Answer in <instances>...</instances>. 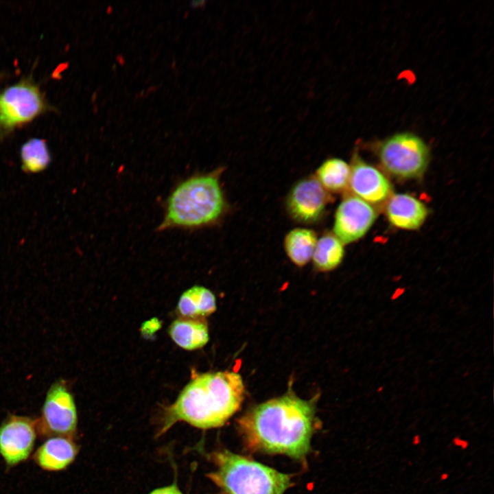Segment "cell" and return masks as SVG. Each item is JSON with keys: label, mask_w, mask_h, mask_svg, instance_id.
Wrapping results in <instances>:
<instances>
[{"label": "cell", "mask_w": 494, "mask_h": 494, "mask_svg": "<svg viewBox=\"0 0 494 494\" xmlns=\"http://www.w3.org/2000/svg\"><path fill=\"white\" fill-rule=\"evenodd\" d=\"M237 424L251 451L302 459L309 451L314 428V401L290 392L252 408Z\"/></svg>", "instance_id": "obj_1"}, {"label": "cell", "mask_w": 494, "mask_h": 494, "mask_svg": "<svg viewBox=\"0 0 494 494\" xmlns=\"http://www.w3.org/2000/svg\"><path fill=\"white\" fill-rule=\"evenodd\" d=\"M245 387L232 371L198 374L165 413L163 431L178 421L201 429L223 425L240 408Z\"/></svg>", "instance_id": "obj_2"}, {"label": "cell", "mask_w": 494, "mask_h": 494, "mask_svg": "<svg viewBox=\"0 0 494 494\" xmlns=\"http://www.w3.org/2000/svg\"><path fill=\"white\" fill-rule=\"evenodd\" d=\"M222 172L219 167L180 182L167 199L165 215L158 230L198 228L219 222L227 209L220 180Z\"/></svg>", "instance_id": "obj_3"}, {"label": "cell", "mask_w": 494, "mask_h": 494, "mask_svg": "<svg viewBox=\"0 0 494 494\" xmlns=\"http://www.w3.org/2000/svg\"><path fill=\"white\" fill-rule=\"evenodd\" d=\"M209 478L220 494H283L291 476L228 450L214 453Z\"/></svg>", "instance_id": "obj_4"}, {"label": "cell", "mask_w": 494, "mask_h": 494, "mask_svg": "<svg viewBox=\"0 0 494 494\" xmlns=\"http://www.w3.org/2000/svg\"><path fill=\"white\" fill-rule=\"evenodd\" d=\"M376 153L383 168L401 179H414L423 175L430 157L425 141L410 132L394 134L376 145Z\"/></svg>", "instance_id": "obj_5"}, {"label": "cell", "mask_w": 494, "mask_h": 494, "mask_svg": "<svg viewBox=\"0 0 494 494\" xmlns=\"http://www.w3.org/2000/svg\"><path fill=\"white\" fill-rule=\"evenodd\" d=\"M50 108L39 86L23 78L0 93V137L27 124Z\"/></svg>", "instance_id": "obj_6"}, {"label": "cell", "mask_w": 494, "mask_h": 494, "mask_svg": "<svg viewBox=\"0 0 494 494\" xmlns=\"http://www.w3.org/2000/svg\"><path fill=\"white\" fill-rule=\"evenodd\" d=\"M77 420L73 395L63 381H56L46 395L38 423L40 431L50 436H69L75 432Z\"/></svg>", "instance_id": "obj_7"}, {"label": "cell", "mask_w": 494, "mask_h": 494, "mask_svg": "<svg viewBox=\"0 0 494 494\" xmlns=\"http://www.w3.org/2000/svg\"><path fill=\"white\" fill-rule=\"evenodd\" d=\"M330 200L329 193L311 176L293 185L287 196L286 209L296 222L313 224L323 217Z\"/></svg>", "instance_id": "obj_8"}, {"label": "cell", "mask_w": 494, "mask_h": 494, "mask_svg": "<svg viewBox=\"0 0 494 494\" xmlns=\"http://www.w3.org/2000/svg\"><path fill=\"white\" fill-rule=\"evenodd\" d=\"M376 217L373 205L353 194L348 195L336 209L333 234L344 244L354 242L366 235Z\"/></svg>", "instance_id": "obj_9"}, {"label": "cell", "mask_w": 494, "mask_h": 494, "mask_svg": "<svg viewBox=\"0 0 494 494\" xmlns=\"http://www.w3.org/2000/svg\"><path fill=\"white\" fill-rule=\"evenodd\" d=\"M36 423L25 416H10L0 426V454L8 465L30 456L36 440Z\"/></svg>", "instance_id": "obj_10"}, {"label": "cell", "mask_w": 494, "mask_h": 494, "mask_svg": "<svg viewBox=\"0 0 494 494\" xmlns=\"http://www.w3.org/2000/svg\"><path fill=\"white\" fill-rule=\"evenodd\" d=\"M350 168L349 187L353 195L373 205L386 202L392 194L388 178L357 153L354 154Z\"/></svg>", "instance_id": "obj_11"}, {"label": "cell", "mask_w": 494, "mask_h": 494, "mask_svg": "<svg viewBox=\"0 0 494 494\" xmlns=\"http://www.w3.org/2000/svg\"><path fill=\"white\" fill-rule=\"evenodd\" d=\"M390 223L403 230H416L425 221L428 210L423 202L408 193H395L385 202Z\"/></svg>", "instance_id": "obj_12"}, {"label": "cell", "mask_w": 494, "mask_h": 494, "mask_svg": "<svg viewBox=\"0 0 494 494\" xmlns=\"http://www.w3.org/2000/svg\"><path fill=\"white\" fill-rule=\"evenodd\" d=\"M76 454V446L71 439L56 436L46 440L38 449L34 459L45 470L60 471L72 462Z\"/></svg>", "instance_id": "obj_13"}, {"label": "cell", "mask_w": 494, "mask_h": 494, "mask_svg": "<svg viewBox=\"0 0 494 494\" xmlns=\"http://www.w3.org/2000/svg\"><path fill=\"white\" fill-rule=\"evenodd\" d=\"M169 334L177 345L189 351L200 349L209 341L207 325L202 318L175 320L169 328Z\"/></svg>", "instance_id": "obj_14"}, {"label": "cell", "mask_w": 494, "mask_h": 494, "mask_svg": "<svg viewBox=\"0 0 494 494\" xmlns=\"http://www.w3.org/2000/svg\"><path fill=\"white\" fill-rule=\"evenodd\" d=\"M177 308L182 317L202 318L215 311V297L209 289L195 285L183 293Z\"/></svg>", "instance_id": "obj_15"}, {"label": "cell", "mask_w": 494, "mask_h": 494, "mask_svg": "<svg viewBox=\"0 0 494 494\" xmlns=\"http://www.w3.org/2000/svg\"><path fill=\"white\" fill-rule=\"evenodd\" d=\"M317 240V235L314 230L294 228L285 237V253L294 264L303 267L311 259Z\"/></svg>", "instance_id": "obj_16"}, {"label": "cell", "mask_w": 494, "mask_h": 494, "mask_svg": "<svg viewBox=\"0 0 494 494\" xmlns=\"http://www.w3.org/2000/svg\"><path fill=\"white\" fill-rule=\"evenodd\" d=\"M344 255L343 242L333 233H326L318 239L312 259L315 268L322 272L336 268Z\"/></svg>", "instance_id": "obj_17"}, {"label": "cell", "mask_w": 494, "mask_h": 494, "mask_svg": "<svg viewBox=\"0 0 494 494\" xmlns=\"http://www.w3.org/2000/svg\"><path fill=\"white\" fill-rule=\"evenodd\" d=\"M350 172L351 168L346 162L341 158H331L319 166L315 177L327 191L338 193L349 187Z\"/></svg>", "instance_id": "obj_18"}, {"label": "cell", "mask_w": 494, "mask_h": 494, "mask_svg": "<svg viewBox=\"0 0 494 494\" xmlns=\"http://www.w3.org/2000/svg\"><path fill=\"white\" fill-rule=\"evenodd\" d=\"M20 156L22 168L30 173L43 171L49 165L51 156L45 140L32 138L21 147Z\"/></svg>", "instance_id": "obj_19"}, {"label": "cell", "mask_w": 494, "mask_h": 494, "mask_svg": "<svg viewBox=\"0 0 494 494\" xmlns=\"http://www.w3.org/2000/svg\"><path fill=\"white\" fill-rule=\"evenodd\" d=\"M150 494H183L176 485H171L153 491Z\"/></svg>", "instance_id": "obj_20"}, {"label": "cell", "mask_w": 494, "mask_h": 494, "mask_svg": "<svg viewBox=\"0 0 494 494\" xmlns=\"http://www.w3.org/2000/svg\"><path fill=\"white\" fill-rule=\"evenodd\" d=\"M453 443L455 446L460 447L462 449H466L469 447V442L458 436L454 438Z\"/></svg>", "instance_id": "obj_21"}, {"label": "cell", "mask_w": 494, "mask_h": 494, "mask_svg": "<svg viewBox=\"0 0 494 494\" xmlns=\"http://www.w3.org/2000/svg\"><path fill=\"white\" fill-rule=\"evenodd\" d=\"M204 3L205 2L202 1H191L190 5L192 8H199L203 7Z\"/></svg>", "instance_id": "obj_22"}, {"label": "cell", "mask_w": 494, "mask_h": 494, "mask_svg": "<svg viewBox=\"0 0 494 494\" xmlns=\"http://www.w3.org/2000/svg\"><path fill=\"white\" fill-rule=\"evenodd\" d=\"M421 438L419 434L414 436L412 438V443L414 445H418L421 443Z\"/></svg>", "instance_id": "obj_23"}, {"label": "cell", "mask_w": 494, "mask_h": 494, "mask_svg": "<svg viewBox=\"0 0 494 494\" xmlns=\"http://www.w3.org/2000/svg\"><path fill=\"white\" fill-rule=\"evenodd\" d=\"M449 478V474L447 473H443L440 475V480L444 481L446 480Z\"/></svg>", "instance_id": "obj_24"}]
</instances>
